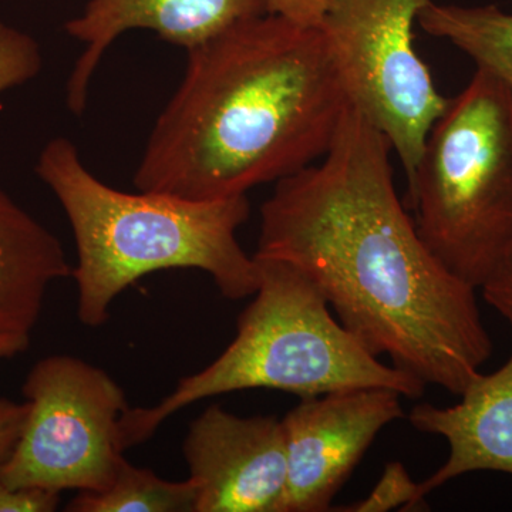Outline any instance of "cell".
I'll list each match as a JSON object with an SVG mask.
<instances>
[{
    "instance_id": "cell-1",
    "label": "cell",
    "mask_w": 512,
    "mask_h": 512,
    "mask_svg": "<svg viewBox=\"0 0 512 512\" xmlns=\"http://www.w3.org/2000/svg\"><path fill=\"white\" fill-rule=\"evenodd\" d=\"M382 131L349 104L328 153L261 208L255 258L298 269L373 355L460 396L493 355L477 289L431 254Z\"/></svg>"
},
{
    "instance_id": "cell-2",
    "label": "cell",
    "mask_w": 512,
    "mask_h": 512,
    "mask_svg": "<svg viewBox=\"0 0 512 512\" xmlns=\"http://www.w3.org/2000/svg\"><path fill=\"white\" fill-rule=\"evenodd\" d=\"M187 53L134 173L138 191L227 200L328 153L350 103L322 30L265 13Z\"/></svg>"
},
{
    "instance_id": "cell-3",
    "label": "cell",
    "mask_w": 512,
    "mask_h": 512,
    "mask_svg": "<svg viewBox=\"0 0 512 512\" xmlns=\"http://www.w3.org/2000/svg\"><path fill=\"white\" fill-rule=\"evenodd\" d=\"M36 174L55 194L72 227L77 318L99 328L114 299L143 276L200 269L229 301L258 291L259 264L237 239L248 221L247 195L191 201L163 192L116 190L87 170L69 138L40 151Z\"/></svg>"
},
{
    "instance_id": "cell-4",
    "label": "cell",
    "mask_w": 512,
    "mask_h": 512,
    "mask_svg": "<svg viewBox=\"0 0 512 512\" xmlns=\"http://www.w3.org/2000/svg\"><path fill=\"white\" fill-rule=\"evenodd\" d=\"M259 286L239 315L237 335L210 366L184 377L160 403L128 407L119 423L123 451L146 443L165 420L191 404L249 389H272L299 399L339 390L383 387L407 399L427 384L384 365L330 313L319 289L284 262L255 258Z\"/></svg>"
},
{
    "instance_id": "cell-5",
    "label": "cell",
    "mask_w": 512,
    "mask_h": 512,
    "mask_svg": "<svg viewBox=\"0 0 512 512\" xmlns=\"http://www.w3.org/2000/svg\"><path fill=\"white\" fill-rule=\"evenodd\" d=\"M407 207L431 254L481 289L512 256V93L477 69L424 143Z\"/></svg>"
},
{
    "instance_id": "cell-6",
    "label": "cell",
    "mask_w": 512,
    "mask_h": 512,
    "mask_svg": "<svg viewBox=\"0 0 512 512\" xmlns=\"http://www.w3.org/2000/svg\"><path fill=\"white\" fill-rule=\"evenodd\" d=\"M25 426L0 478L12 488L103 491L124 451L119 423L126 394L103 369L79 357H43L23 384Z\"/></svg>"
},
{
    "instance_id": "cell-7",
    "label": "cell",
    "mask_w": 512,
    "mask_h": 512,
    "mask_svg": "<svg viewBox=\"0 0 512 512\" xmlns=\"http://www.w3.org/2000/svg\"><path fill=\"white\" fill-rule=\"evenodd\" d=\"M430 2L330 0L319 25L349 103L389 140L407 183L448 103L414 46Z\"/></svg>"
},
{
    "instance_id": "cell-8",
    "label": "cell",
    "mask_w": 512,
    "mask_h": 512,
    "mask_svg": "<svg viewBox=\"0 0 512 512\" xmlns=\"http://www.w3.org/2000/svg\"><path fill=\"white\" fill-rule=\"evenodd\" d=\"M402 394L383 387L305 397L282 419L286 491L282 512H326L377 434L402 419Z\"/></svg>"
},
{
    "instance_id": "cell-9",
    "label": "cell",
    "mask_w": 512,
    "mask_h": 512,
    "mask_svg": "<svg viewBox=\"0 0 512 512\" xmlns=\"http://www.w3.org/2000/svg\"><path fill=\"white\" fill-rule=\"evenodd\" d=\"M183 451L195 512H282L288 470L278 417L237 416L214 404L192 421Z\"/></svg>"
},
{
    "instance_id": "cell-10",
    "label": "cell",
    "mask_w": 512,
    "mask_h": 512,
    "mask_svg": "<svg viewBox=\"0 0 512 512\" xmlns=\"http://www.w3.org/2000/svg\"><path fill=\"white\" fill-rule=\"evenodd\" d=\"M265 13V0H90L64 25L84 46L67 80V107L76 116L83 113L94 73L123 33L151 30L188 52Z\"/></svg>"
},
{
    "instance_id": "cell-11",
    "label": "cell",
    "mask_w": 512,
    "mask_h": 512,
    "mask_svg": "<svg viewBox=\"0 0 512 512\" xmlns=\"http://www.w3.org/2000/svg\"><path fill=\"white\" fill-rule=\"evenodd\" d=\"M460 397L456 406L421 403L409 414L414 429L441 436L450 446L446 463L419 483L421 501L466 474L495 471L512 476V353L491 375L478 373Z\"/></svg>"
},
{
    "instance_id": "cell-12",
    "label": "cell",
    "mask_w": 512,
    "mask_h": 512,
    "mask_svg": "<svg viewBox=\"0 0 512 512\" xmlns=\"http://www.w3.org/2000/svg\"><path fill=\"white\" fill-rule=\"evenodd\" d=\"M72 274L59 238L0 188V333L30 336L50 286Z\"/></svg>"
},
{
    "instance_id": "cell-13",
    "label": "cell",
    "mask_w": 512,
    "mask_h": 512,
    "mask_svg": "<svg viewBox=\"0 0 512 512\" xmlns=\"http://www.w3.org/2000/svg\"><path fill=\"white\" fill-rule=\"evenodd\" d=\"M417 25L466 53L477 69L493 74L512 93V13L495 5H439L431 0Z\"/></svg>"
},
{
    "instance_id": "cell-14",
    "label": "cell",
    "mask_w": 512,
    "mask_h": 512,
    "mask_svg": "<svg viewBox=\"0 0 512 512\" xmlns=\"http://www.w3.org/2000/svg\"><path fill=\"white\" fill-rule=\"evenodd\" d=\"M197 487L190 478L167 481L148 468L121 461L113 483L103 491H82L69 512H195Z\"/></svg>"
},
{
    "instance_id": "cell-15",
    "label": "cell",
    "mask_w": 512,
    "mask_h": 512,
    "mask_svg": "<svg viewBox=\"0 0 512 512\" xmlns=\"http://www.w3.org/2000/svg\"><path fill=\"white\" fill-rule=\"evenodd\" d=\"M42 67V50L35 37L0 22V96L32 82Z\"/></svg>"
},
{
    "instance_id": "cell-16",
    "label": "cell",
    "mask_w": 512,
    "mask_h": 512,
    "mask_svg": "<svg viewBox=\"0 0 512 512\" xmlns=\"http://www.w3.org/2000/svg\"><path fill=\"white\" fill-rule=\"evenodd\" d=\"M426 505L419 497V483L410 477L409 471L400 461L386 464L380 480L365 500L340 508L350 512L410 511Z\"/></svg>"
},
{
    "instance_id": "cell-17",
    "label": "cell",
    "mask_w": 512,
    "mask_h": 512,
    "mask_svg": "<svg viewBox=\"0 0 512 512\" xmlns=\"http://www.w3.org/2000/svg\"><path fill=\"white\" fill-rule=\"evenodd\" d=\"M60 494L39 488H12L0 478V512H52Z\"/></svg>"
},
{
    "instance_id": "cell-18",
    "label": "cell",
    "mask_w": 512,
    "mask_h": 512,
    "mask_svg": "<svg viewBox=\"0 0 512 512\" xmlns=\"http://www.w3.org/2000/svg\"><path fill=\"white\" fill-rule=\"evenodd\" d=\"M329 5L330 0H265L266 10L271 15L309 28H319Z\"/></svg>"
},
{
    "instance_id": "cell-19",
    "label": "cell",
    "mask_w": 512,
    "mask_h": 512,
    "mask_svg": "<svg viewBox=\"0 0 512 512\" xmlns=\"http://www.w3.org/2000/svg\"><path fill=\"white\" fill-rule=\"evenodd\" d=\"M28 412V402L0 399V466L8 460L18 443Z\"/></svg>"
},
{
    "instance_id": "cell-20",
    "label": "cell",
    "mask_w": 512,
    "mask_h": 512,
    "mask_svg": "<svg viewBox=\"0 0 512 512\" xmlns=\"http://www.w3.org/2000/svg\"><path fill=\"white\" fill-rule=\"evenodd\" d=\"M481 291L485 302L512 326V256L487 284L481 286Z\"/></svg>"
},
{
    "instance_id": "cell-21",
    "label": "cell",
    "mask_w": 512,
    "mask_h": 512,
    "mask_svg": "<svg viewBox=\"0 0 512 512\" xmlns=\"http://www.w3.org/2000/svg\"><path fill=\"white\" fill-rule=\"evenodd\" d=\"M30 345V336L16 333H0V360L25 352Z\"/></svg>"
}]
</instances>
